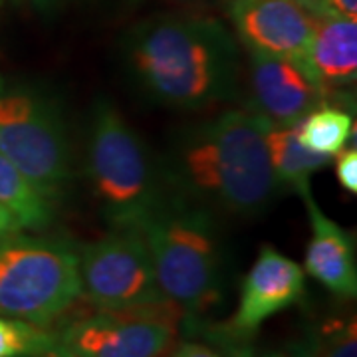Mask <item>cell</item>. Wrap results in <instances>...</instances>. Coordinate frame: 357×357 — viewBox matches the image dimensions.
<instances>
[{"label": "cell", "mask_w": 357, "mask_h": 357, "mask_svg": "<svg viewBox=\"0 0 357 357\" xmlns=\"http://www.w3.org/2000/svg\"><path fill=\"white\" fill-rule=\"evenodd\" d=\"M316 20L345 18L357 20V0H298Z\"/></svg>", "instance_id": "cell-19"}, {"label": "cell", "mask_w": 357, "mask_h": 357, "mask_svg": "<svg viewBox=\"0 0 357 357\" xmlns=\"http://www.w3.org/2000/svg\"><path fill=\"white\" fill-rule=\"evenodd\" d=\"M266 147L278 185L296 192L307 189L310 177L332 163V157L314 153L300 143L296 126H266Z\"/></svg>", "instance_id": "cell-14"}, {"label": "cell", "mask_w": 357, "mask_h": 357, "mask_svg": "<svg viewBox=\"0 0 357 357\" xmlns=\"http://www.w3.org/2000/svg\"><path fill=\"white\" fill-rule=\"evenodd\" d=\"M312 357H357L356 319H330L307 344Z\"/></svg>", "instance_id": "cell-18"}, {"label": "cell", "mask_w": 357, "mask_h": 357, "mask_svg": "<svg viewBox=\"0 0 357 357\" xmlns=\"http://www.w3.org/2000/svg\"><path fill=\"white\" fill-rule=\"evenodd\" d=\"M229 16L246 52L298 60L316 24L298 0H230Z\"/></svg>", "instance_id": "cell-11"}, {"label": "cell", "mask_w": 357, "mask_h": 357, "mask_svg": "<svg viewBox=\"0 0 357 357\" xmlns=\"http://www.w3.org/2000/svg\"><path fill=\"white\" fill-rule=\"evenodd\" d=\"M262 357H312L310 356V347L307 344L302 345H292L288 349H282V351H272V354H266Z\"/></svg>", "instance_id": "cell-25"}, {"label": "cell", "mask_w": 357, "mask_h": 357, "mask_svg": "<svg viewBox=\"0 0 357 357\" xmlns=\"http://www.w3.org/2000/svg\"><path fill=\"white\" fill-rule=\"evenodd\" d=\"M306 272L292 258L272 246H262L241 290V302L222 332L236 345L252 340L268 318L302 300Z\"/></svg>", "instance_id": "cell-9"}, {"label": "cell", "mask_w": 357, "mask_h": 357, "mask_svg": "<svg viewBox=\"0 0 357 357\" xmlns=\"http://www.w3.org/2000/svg\"><path fill=\"white\" fill-rule=\"evenodd\" d=\"M354 129L356 126L349 112L324 103L296 123V135L306 149L333 159L347 147Z\"/></svg>", "instance_id": "cell-16"}, {"label": "cell", "mask_w": 357, "mask_h": 357, "mask_svg": "<svg viewBox=\"0 0 357 357\" xmlns=\"http://www.w3.org/2000/svg\"><path fill=\"white\" fill-rule=\"evenodd\" d=\"M24 357H74L72 356V351L64 347V345L60 344L58 340L54 342L52 345H48L46 349H42L38 354H32V356H24Z\"/></svg>", "instance_id": "cell-24"}, {"label": "cell", "mask_w": 357, "mask_h": 357, "mask_svg": "<svg viewBox=\"0 0 357 357\" xmlns=\"http://www.w3.org/2000/svg\"><path fill=\"white\" fill-rule=\"evenodd\" d=\"M79 296L96 310H139L171 304L155 276L139 229H114L77 252Z\"/></svg>", "instance_id": "cell-7"}, {"label": "cell", "mask_w": 357, "mask_h": 357, "mask_svg": "<svg viewBox=\"0 0 357 357\" xmlns=\"http://www.w3.org/2000/svg\"><path fill=\"white\" fill-rule=\"evenodd\" d=\"M0 151L48 201L72 178V149L58 107L36 89L0 88Z\"/></svg>", "instance_id": "cell-6"}, {"label": "cell", "mask_w": 357, "mask_h": 357, "mask_svg": "<svg viewBox=\"0 0 357 357\" xmlns=\"http://www.w3.org/2000/svg\"><path fill=\"white\" fill-rule=\"evenodd\" d=\"M131 82L153 102L204 109L229 102L238 84V44L215 18L155 14L123 38Z\"/></svg>", "instance_id": "cell-2"}, {"label": "cell", "mask_w": 357, "mask_h": 357, "mask_svg": "<svg viewBox=\"0 0 357 357\" xmlns=\"http://www.w3.org/2000/svg\"><path fill=\"white\" fill-rule=\"evenodd\" d=\"M175 304L139 310H98L66 321L58 342L74 357H163L177 335Z\"/></svg>", "instance_id": "cell-8"}, {"label": "cell", "mask_w": 357, "mask_h": 357, "mask_svg": "<svg viewBox=\"0 0 357 357\" xmlns=\"http://www.w3.org/2000/svg\"><path fill=\"white\" fill-rule=\"evenodd\" d=\"M340 157L335 161V175H337V181L340 185L344 187L345 191L357 192V149L351 147V149H344L340 151Z\"/></svg>", "instance_id": "cell-20"}, {"label": "cell", "mask_w": 357, "mask_h": 357, "mask_svg": "<svg viewBox=\"0 0 357 357\" xmlns=\"http://www.w3.org/2000/svg\"><path fill=\"white\" fill-rule=\"evenodd\" d=\"M173 357H222V356L217 354L215 349H211L208 345L187 342V344L178 345L177 351L173 354Z\"/></svg>", "instance_id": "cell-22"}, {"label": "cell", "mask_w": 357, "mask_h": 357, "mask_svg": "<svg viewBox=\"0 0 357 357\" xmlns=\"http://www.w3.org/2000/svg\"><path fill=\"white\" fill-rule=\"evenodd\" d=\"M86 171L100 213L114 229H141L169 192L149 147L107 100L91 114Z\"/></svg>", "instance_id": "cell-3"}, {"label": "cell", "mask_w": 357, "mask_h": 357, "mask_svg": "<svg viewBox=\"0 0 357 357\" xmlns=\"http://www.w3.org/2000/svg\"><path fill=\"white\" fill-rule=\"evenodd\" d=\"M159 288L181 314H204L220 300V241L208 208L167 192L141 227Z\"/></svg>", "instance_id": "cell-4"}, {"label": "cell", "mask_w": 357, "mask_h": 357, "mask_svg": "<svg viewBox=\"0 0 357 357\" xmlns=\"http://www.w3.org/2000/svg\"><path fill=\"white\" fill-rule=\"evenodd\" d=\"M248 89L252 114L268 126H296L328 98L298 58L248 52Z\"/></svg>", "instance_id": "cell-10"}, {"label": "cell", "mask_w": 357, "mask_h": 357, "mask_svg": "<svg viewBox=\"0 0 357 357\" xmlns=\"http://www.w3.org/2000/svg\"><path fill=\"white\" fill-rule=\"evenodd\" d=\"M0 206L6 208L20 229L40 230L54 217V204L0 151Z\"/></svg>", "instance_id": "cell-15"}, {"label": "cell", "mask_w": 357, "mask_h": 357, "mask_svg": "<svg viewBox=\"0 0 357 357\" xmlns=\"http://www.w3.org/2000/svg\"><path fill=\"white\" fill-rule=\"evenodd\" d=\"M266 121L227 109L183 129L161 165L169 191L234 217L264 213L282 191L270 165Z\"/></svg>", "instance_id": "cell-1"}, {"label": "cell", "mask_w": 357, "mask_h": 357, "mask_svg": "<svg viewBox=\"0 0 357 357\" xmlns=\"http://www.w3.org/2000/svg\"><path fill=\"white\" fill-rule=\"evenodd\" d=\"M77 298L79 264L70 244L16 232L0 238V316L48 328Z\"/></svg>", "instance_id": "cell-5"}, {"label": "cell", "mask_w": 357, "mask_h": 357, "mask_svg": "<svg viewBox=\"0 0 357 357\" xmlns=\"http://www.w3.org/2000/svg\"><path fill=\"white\" fill-rule=\"evenodd\" d=\"M300 62L328 100L354 88L357 79V20H316Z\"/></svg>", "instance_id": "cell-13"}, {"label": "cell", "mask_w": 357, "mask_h": 357, "mask_svg": "<svg viewBox=\"0 0 357 357\" xmlns=\"http://www.w3.org/2000/svg\"><path fill=\"white\" fill-rule=\"evenodd\" d=\"M56 333L24 319L0 316V357H24L38 354L56 342Z\"/></svg>", "instance_id": "cell-17"}, {"label": "cell", "mask_w": 357, "mask_h": 357, "mask_svg": "<svg viewBox=\"0 0 357 357\" xmlns=\"http://www.w3.org/2000/svg\"><path fill=\"white\" fill-rule=\"evenodd\" d=\"M18 222L14 220L13 215L6 211V208H2L0 206V238L2 236H8V234H13V232H18Z\"/></svg>", "instance_id": "cell-23"}, {"label": "cell", "mask_w": 357, "mask_h": 357, "mask_svg": "<svg viewBox=\"0 0 357 357\" xmlns=\"http://www.w3.org/2000/svg\"><path fill=\"white\" fill-rule=\"evenodd\" d=\"M26 6H30L32 10H36L40 14H54L64 10L72 4H79L82 0H18Z\"/></svg>", "instance_id": "cell-21"}, {"label": "cell", "mask_w": 357, "mask_h": 357, "mask_svg": "<svg viewBox=\"0 0 357 357\" xmlns=\"http://www.w3.org/2000/svg\"><path fill=\"white\" fill-rule=\"evenodd\" d=\"M310 218V243L306 248V272L342 298H356V246L351 234L328 217L312 197V187L298 192Z\"/></svg>", "instance_id": "cell-12"}, {"label": "cell", "mask_w": 357, "mask_h": 357, "mask_svg": "<svg viewBox=\"0 0 357 357\" xmlns=\"http://www.w3.org/2000/svg\"><path fill=\"white\" fill-rule=\"evenodd\" d=\"M4 2H6V0H0V8H2V4H4Z\"/></svg>", "instance_id": "cell-26"}]
</instances>
